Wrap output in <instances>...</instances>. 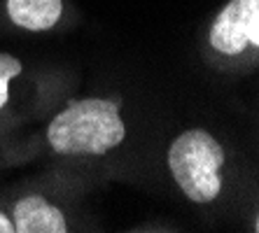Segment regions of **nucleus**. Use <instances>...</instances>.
Returning <instances> with one entry per match:
<instances>
[{
    "mask_svg": "<svg viewBox=\"0 0 259 233\" xmlns=\"http://www.w3.org/2000/svg\"><path fill=\"white\" fill-rule=\"evenodd\" d=\"M126 128L119 105L112 101L89 98L70 103L49 124V145L59 154H105L124 140Z\"/></svg>",
    "mask_w": 259,
    "mask_h": 233,
    "instance_id": "1",
    "label": "nucleus"
},
{
    "mask_svg": "<svg viewBox=\"0 0 259 233\" xmlns=\"http://www.w3.org/2000/svg\"><path fill=\"white\" fill-rule=\"evenodd\" d=\"M224 150L208 131L182 133L168 152V168L185 196L194 203H210L220 196V168Z\"/></svg>",
    "mask_w": 259,
    "mask_h": 233,
    "instance_id": "2",
    "label": "nucleus"
},
{
    "mask_svg": "<svg viewBox=\"0 0 259 233\" xmlns=\"http://www.w3.org/2000/svg\"><path fill=\"white\" fill-rule=\"evenodd\" d=\"M210 44L227 56L259 44V0H231L217 14L210 28Z\"/></svg>",
    "mask_w": 259,
    "mask_h": 233,
    "instance_id": "3",
    "label": "nucleus"
},
{
    "mask_svg": "<svg viewBox=\"0 0 259 233\" xmlns=\"http://www.w3.org/2000/svg\"><path fill=\"white\" fill-rule=\"evenodd\" d=\"M12 226L17 233H63L66 219L61 210L49 205L42 196H28L14 208Z\"/></svg>",
    "mask_w": 259,
    "mask_h": 233,
    "instance_id": "4",
    "label": "nucleus"
},
{
    "mask_svg": "<svg viewBox=\"0 0 259 233\" xmlns=\"http://www.w3.org/2000/svg\"><path fill=\"white\" fill-rule=\"evenodd\" d=\"M61 0H7V14L28 30H49L61 19Z\"/></svg>",
    "mask_w": 259,
    "mask_h": 233,
    "instance_id": "5",
    "label": "nucleus"
},
{
    "mask_svg": "<svg viewBox=\"0 0 259 233\" xmlns=\"http://www.w3.org/2000/svg\"><path fill=\"white\" fill-rule=\"evenodd\" d=\"M17 75H21V61L10 54H0V110L7 103V84Z\"/></svg>",
    "mask_w": 259,
    "mask_h": 233,
    "instance_id": "6",
    "label": "nucleus"
},
{
    "mask_svg": "<svg viewBox=\"0 0 259 233\" xmlns=\"http://www.w3.org/2000/svg\"><path fill=\"white\" fill-rule=\"evenodd\" d=\"M14 231V226H12V221L7 219L3 212H0V233H12Z\"/></svg>",
    "mask_w": 259,
    "mask_h": 233,
    "instance_id": "7",
    "label": "nucleus"
}]
</instances>
